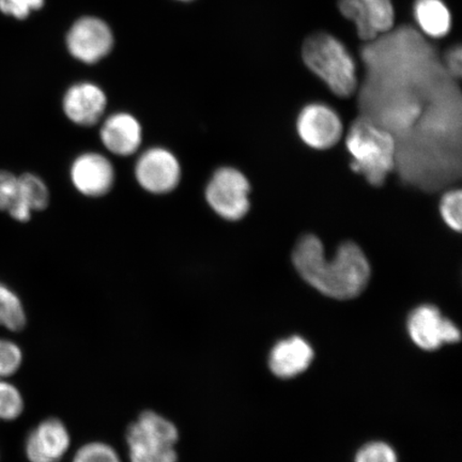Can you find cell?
Segmentation results:
<instances>
[{
	"instance_id": "obj_25",
	"label": "cell",
	"mask_w": 462,
	"mask_h": 462,
	"mask_svg": "<svg viewBox=\"0 0 462 462\" xmlns=\"http://www.w3.org/2000/svg\"><path fill=\"white\" fill-rule=\"evenodd\" d=\"M44 0H0V11L17 20H24L32 13L42 9Z\"/></svg>"
},
{
	"instance_id": "obj_27",
	"label": "cell",
	"mask_w": 462,
	"mask_h": 462,
	"mask_svg": "<svg viewBox=\"0 0 462 462\" xmlns=\"http://www.w3.org/2000/svg\"><path fill=\"white\" fill-rule=\"evenodd\" d=\"M461 49L460 46L450 50L444 62V69L452 79H460L461 77Z\"/></svg>"
},
{
	"instance_id": "obj_10",
	"label": "cell",
	"mask_w": 462,
	"mask_h": 462,
	"mask_svg": "<svg viewBox=\"0 0 462 462\" xmlns=\"http://www.w3.org/2000/svg\"><path fill=\"white\" fill-rule=\"evenodd\" d=\"M111 29L97 17H83L68 33L67 45L70 54L84 63H96L103 60L113 48Z\"/></svg>"
},
{
	"instance_id": "obj_14",
	"label": "cell",
	"mask_w": 462,
	"mask_h": 462,
	"mask_svg": "<svg viewBox=\"0 0 462 462\" xmlns=\"http://www.w3.org/2000/svg\"><path fill=\"white\" fill-rule=\"evenodd\" d=\"M100 124V141L109 153L129 158L140 152L143 130L134 115L116 112L104 117Z\"/></svg>"
},
{
	"instance_id": "obj_18",
	"label": "cell",
	"mask_w": 462,
	"mask_h": 462,
	"mask_svg": "<svg viewBox=\"0 0 462 462\" xmlns=\"http://www.w3.org/2000/svg\"><path fill=\"white\" fill-rule=\"evenodd\" d=\"M0 326L19 332L26 326L24 305L17 294L0 282Z\"/></svg>"
},
{
	"instance_id": "obj_20",
	"label": "cell",
	"mask_w": 462,
	"mask_h": 462,
	"mask_svg": "<svg viewBox=\"0 0 462 462\" xmlns=\"http://www.w3.org/2000/svg\"><path fill=\"white\" fill-rule=\"evenodd\" d=\"M0 211H7L15 221L23 222L19 177L0 171Z\"/></svg>"
},
{
	"instance_id": "obj_7",
	"label": "cell",
	"mask_w": 462,
	"mask_h": 462,
	"mask_svg": "<svg viewBox=\"0 0 462 462\" xmlns=\"http://www.w3.org/2000/svg\"><path fill=\"white\" fill-rule=\"evenodd\" d=\"M134 177L144 192L157 196L167 195L180 186L182 167L171 150L155 146L138 155Z\"/></svg>"
},
{
	"instance_id": "obj_22",
	"label": "cell",
	"mask_w": 462,
	"mask_h": 462,
	"mask_svg": "<svg viewBox=\"0 0 462 462\" xmlns=\"http://www.w3.org/2000/svg\"><path fill=\"white\" fill-rule=\"evenodd\" d=\"M462 195L460 189H449L440 200V215L448 226L460 233L461 230Z\"/></svg>"
},
{
	"instance_id": "obj_26",
	"label": "cell",
	"mask_w": 462,
	"mask_h": 462,
	"mask_svg": "<svg viewBox=\"0 0 462 462\" xmlns=\"http://www.w3.org/2000/svg\"><path fill=\"white\" fill-rule=\"evenodd\" d=\"M356 462H397L394 450L388 444L369 443L356 455Z\"/></svg>"
},
{
	"instance_id": "obj_6",
	"label": "cell",
	"mask_w": 462,
	"mask_h": 462,
	"mask_svg": "<svg viewBox=\"0 0 462 462\" xmlns=\"http://www.w3.org/2000/svg\"><path fill=\"white\" fill-rule=\"evenodd\" d=\"M251 183L235 167H219L212 173L205 189V199L217 216L228 222H238L251 209Z\"/></svg>"
},
{
	"instance_id": "obj_9",
	"label": "cell",
	"mask_w": 462,
	"mask_h": 462,
	"mask_svg": "<svg viewBox=\"0 0 462 462\" xmlns=\"http://www.w3.org/2000/svg\"><path fill=\"white\" fill-rule=\"evenodd\" d=\"M297 131L306 146L327 150L340 141L344 128L342 120L332 107L326 104L313 103L300 112Z\"/></svg>"
},
{
	"instance_id": "obj_21",
	"label": "cell",
	"mask_w": 462,
	"mask_h": 462,
	"mask_svg": "<svg viewBox=\"0 0 462 462\" xmlns=\"http://www.w3.org/2000/svg\"><path fill=\"white\" fill-rule=\"evenodd\" d=\"M24 411V400L14 384L0 380V420H14Z\"/></svg>"
},
{
	"instance_id": "obj_5",
	"label": "cell",
	"mask_w": 462,
	"mask_h": 462,
	"mask_svg": "<svg viewBox=\"0 0 462 462\" xmlns=\"http://www.w3.org/2000/svg\"><path fill=\"white\" fill-rule=\"evenodd\" d=\"M179 431L171 420L144 411L126 433L131 462H178Z\"/></svg>"
},
{
	"instance_id": "obj_28",
	"label": "cell",
	"mask_w": 462,
	"mask_h": 462,
	"mask_svg": "<svg viewBox=\"0 0 462 462\" xmlns=\"http://www.w3.org/2000/svg\"><path fill=\"white\" fill-rule=\"evenodd\" d=\"M182 2H189V0H182Z\"/></svg>"
},
{
	"instance_id": "obj_24",
	"label": "cell",
	"mask_w": 462,
	"mask_h": 462,
	"mask_svg": "<svg viewBox=\"0 0 462 462\" xmlns=\"http://www.w3.org/2000/svg\"><path fill=\"white\" fill-rule=\"evenodd\" d=\"M23 354L19 346L11 340L0 338V380L10 377L19 371Z\"/></svg>"
},
{
	"instance_id": "obj_13",
	"label": "cell",
	"mask_w": 462,
	"mask_h": 462,
	"mask_svg": "<svg viewBox=\"0 0 462 462\" xmlns=\"http://www.w3.org/2000/svg\"><path fill=\"white\" fill-rule=\"evenodd\" d=\"M339 9L356 23L359 36L365 42H374L394 24L391 0H340Z\"/></svg>"
},
{
	"instance_id": "obj_8",
	"label": "cell",
	"mask_w": 462,
	"mask_h": 462,
	"mask_svg": "<svg viewBox=\"0 0 462 462\" xmlns=\"http://www.w3.org/2000/svg\"><path fill=\"white\" fill-rule=\"evenodd\" d=\"M70 180L73 188L85 198L101 199L111 193L115 186V167L103 153H80L70 166Z\"/></svg>"
},
{
	"instance_id": "obj_4",
	"label": "cell",
	"mask_w": 462,
	"mask_h": 462,
	"mask_svg": "<svg viewBox=\"0 0 462 462\" xmlns=\"http://www.w3.org/2000/svg\"><path fill=\"white\" fill-rule=\"evenodd\" d=\"M306 66L327 84L333 94L348 97L357 87L356 67L343 43L328 33H317L303 46Z\"/></svg>"
},
{
	"instance_id": "obj_23",
	"label": "cell",
	"mask_w": 462,
	"mask_h": 462,
	"mask_svg": "<svg viewBox=\"0 0 462 462\" xmlns=\"http://www.w3.org/2000/svg\"><path fill=\"white\" fill-rule=\"evenodd\" d=\"M72 462H121L117 452L108 444L92 442L85 444L74 455Z\"/></svg>"
},
{
	"instance_id": "obj_2",
	"label": "cell",
	"mask_w": 462,
	"mask_h": 462,
	"mask_svg": "<svg viewBox=\"0 0 462 462\" xmlns=\"http://www.w3.org/2000/svg\"><path fill=\"white\" fill-rule=\"evenodd\" d=\"M292 262L302 279L325 296L337 300L356 298L371 279V264L355 242L346 241L328 259L322 242L314 235L298 241Z\"/></svg>"
},
{
	"instance_id": "obj_17",
	"label": "cell",
	"mask_w": 462,
	"mask_h": 462,
	"mask_svg": "<svg viewBox=\"0 0 462 462\" xmlns=\"http://www.w3.org/2000/svg\"><path fill=\"white\" fill-rule=\"evenodd\" d=\"M414 14L418 24L427 36H447L450 28V14L441 0H418Z\"/></svg>"
},
{
	"instance_id": "obj_3",
	"label": "cell",
	"mask_w": 462,
	"mask_h": 462,
	"mask_svg": "<svg viewBox=\"0 0 462 462\" xmlns=\"http://www.w3.org/2000/svg\"><path fill=\"white\" fill-rule=\"evenodd\" d=\"M351 170L381 187L396 167L397 142L389 130L363 116L351 125L346 138Z\"/></svg>"
},
{
	"instance_id": "obj_11",
	"label": "cell",
	"mask_w": 462,
	"mask_h": 462,
	"mask_svg": "<svg viewBox=\"0 0 462 462\" xmlns=\"http://www.w3.org/2000/svg\"><path fill=\"white\" fill-rule=\"evenodd\" d=\"M408 330L413 342L424 350H436L443 344L457 343L460 332L432 305H421L409 317Z\"/></svg>"
},
{
	"instance_id": "obj_19",
	"label": "cell",
	"mask_w": 462,
	"mask_h": 462,
	"mask_svg": "<svg viewBox=\"0 0 462 462\" xmlns=\"http://www.w3.org/2000/svg\"><path fill=\"white\" fill-rule=\"evenodd\" d=\"M19 179L23 200L28 209L32 212L45 210L50 205L51 194L42 179L31 172L23 173Z\"/></svg>"
},
{
	"instance_id": "obj_15",
	"label": "cell",
	"mask_w": 462,
	"mask_h": 462,
	"mask_svg": "<svg viewBox=\"0 0 462 462\" xmlns=\"http://www.w3.org/2000/svg\"><path fill=\"white\" fill-rule=\"evenodd\" d=\"M70 444V433L60 420H45L29 433L25 446L27 459L31 462H60Z\"/></svg>"
},
{
	"instance_id": "obj_1",
	"label": "cell",
	"mask_w": 462,
	"mask_h": 462,
	"mask_svg": "<svg viewBox=\"0 0 462 462\" xmlns=\"http://www.w3.org/2000/svg\"><path fill=\"white\" fill-rule=\"evenodd\" d=\"M366 46L369 68L366 116L392 134H407L418 117L420 99L452 85V78L438 61L430 46L412 29H401Z\"/></svg>"
},
{
	"instance_id": "obj_12",
	"label": "cell",
	"mask_w": 462,
	"mask_h": 462,
	"mask_svg": "<svg viewBox=\"0 0 462 462\" xmlns=\"http://www.w3.org/2000/svg\"><path fill=\"white\" fill-rule=\"evenodd\" d=\"M106 92L90 82L74 84L62 97V112L67 119L80 128L99 125L107 108Z\"/></svg>"
},
{
	"instance_id": "obj_16",
	"label": "cell",
	"mask_w": 462,
	"mask_h": 462,
	"mask_svg": "<svg viewBox=\"0 0 462 462\" xmlns=\"http://www.w3.org/2000/svg\"><path fill=\"white\" fill-rule=\"evenodd\" d=\"M314 351L305 340L293 337L282 340L270 355V368L277 377L292 378L303 373L313 361Z\"/></svg>"
}]
</instances>
